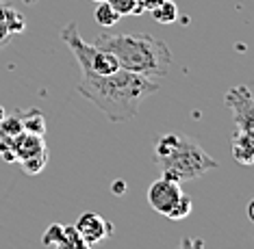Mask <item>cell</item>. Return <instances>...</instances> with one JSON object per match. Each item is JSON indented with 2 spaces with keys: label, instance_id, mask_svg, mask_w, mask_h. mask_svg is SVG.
Masks as SVG:
<instances>
[{
  "label": "cell",
  "instance_id": "obj_16",
  "mask_svg": "<svg viewBox=\"0 0 254 249\" xmlns=\"http://www.w3.org/2000/svg\"><path fill=\"white\" fill-rule=\"evenodd\" d=\"M191 208H193V201L189 195H181V199H178V204L174 206V210L167 215V219L170 221H183V219H187L189 215H191Z\"/></svg>",
  "mask_w": 254,
  "mask_h": 249
},
{
  "label": "cell",
  "instance_id": "obj_22",
  "mask_svg": "<svg viewBox=\"0 0 254 249\" xmlns=\"http://www.w3.org/2000/svg\"><path fill=\"white\" fill-rule=\"evenodd\" d=\"M159 2H163V0H137V4H139V11H141V13H146V11H150L152 7H157Z\"/></svg>",
  "mask_w": 254,
  "mask_h": 249
},
{
  "label": "cell",
  "instance_id": "obj_6",
  "mask_svg": "<svg viewBox=\"0 0 254 249\" xmlns=\"http://www.w3.org/2000/svg\"><path fill=\"white\" fill-rule=\"evenodd\" d=\"M181 195H183L181 184L161 176L159 180H154L148 187V204L152 210H157L159 215L167 217L172 210H174V206L178 204Z\"/></svg>",
  "mask_w": 254,
  "mask_h": 249
},
{
  "label": "cell",
  "instance_id": "obj_13",
  "mask_svg": "<svg viewBox=\"0 0 254 249\" xmlns=\"http://www.w3.org/2000/svg\"><path fill=\"white\" fill-rule=\"evenodd\" d=\"M55 249H91V245L83 241V236L78 234V230L74 225H65L63 228V239L57 243Z\"/></svg>",
  "mask_w": 254,
  "mask_h": 249
},
{
  "label": "cell",
  "instance_id": "obj_10",
  "mask_svg": "<svg viewBox=\"0 0 254 249\" xmlns=\"http://www.w3.org/2000/svg\"><path fill=\"white\" fill-rule=\"evenodd\" d=\"M20 115V121H22V130L24 132H31V135H39L44 137L46 135V117L39 108H28L24 113H18Z\"/></svg>",
  "mask_w": 254,
  "mask_h": 249
},
{
  "label": "cell",
  "instance_id": "obj_24",
  "mask_svg": "<svg viewBox=\"0 0 254 249\" xmlns=\"http://www.w3.org/2000/svg\"><path fill=\"white\" fill-rule=\"evenodd\" d=\"M4 115H7V113H4V108H2V106H0V119H2V117H4Z\"/></svg>",
  "mask_w": 254,
  "mask_h": 249
},
{
  "label": "cell",
  "instance_id": "obj_8",
  "mask_svg": "<svg viewBox=\"0 0 254 249\" xmlns=\"http://www.w3.org/2000/svg\"><path fill=\"white\" fill-rule=\"evenodd\" d=\"M11 149H13L18 163L20 160H26V158H33V156L48 154V148H46L44 137L31 135V132H24V130H22L18 137H13V141H11Z\"/></svg>",
  "mask_w": 254,
  "mask_h": 249
},
{
  "label": "cell",
  "instance_id": "obj_11",
  "mask_svg": "<svg viewBox=\"0 0 254 249\" xmlns=\"http://www.w3.org/2000/svg\"><path fill=\"white\" fill-rule=\"evenodd\" d=\"M148 13L152 15L154 22H159V24H174V22L178 20V7L172 2V0L159 2L157 7H152Z\"/></svg>",
  "mask_w": 254,
  "mask_h": 249
},
{
  "label": "cell",
  "instance_id": "obj_23",
  "mask_svg": "<svg viewBox=\"0 0 254 249\" xmlns=\"http://www.w3.org/2000/svg\"><path fill=\"white\" fill-rule=\"evenodd\" d=\"M111 191H113V195H124L126 193V182L124 180H113Z\"/></svg>",
  "mask_w": 254,
  "mask_h": 249
},
{
  "label": "cell",
  "instance_id": "obj_17",
  "mask_svg": "<svg viewBox=\"0 0 254 249\" xmlns=\"http://www.w3.org/2000/svg\"><path fill=\"white\" fill-rule=\"evenodd\" d=\"M111 7L118 11L120 15H141L139 11V4H137V0H107Z\"/></svg>",
  "mask_w": 254,
  "mask_h": 249
},
{
  "label": "cell",
  "instance_id": "obj_1",
  "mask_svg": "<svg viewBox=\"0 0 254 249\" xmlns=\"http://www.w3.org/2000/svg\"><path fill=\"white\" fill-rule=\"evenodd\" d=\"M76 91L96 104L113 124H126L132 121L139 113L141 102L148 96L157 94L159 85L152 78L132 74L126 69H118L107 76H87L83 74Z\"/></svg>",
  "mask_w": 254,
  "mask_h": 249
},
{
  "label": "cell",
  "instance_id": "obj_19",
  "mask_svg": "<svg viewBox=\"0 0 254 249\" xmlns=\"http://www.w3.org/2000/svg\"><path fill=\"white\" fill-rule=\"evenodd\" d=\"M61 239H63V225H61V223H53V225H50V228L44 232L42 243H44L46 247H55Z\"/></svg>",
  "mask_w": 254,
  "mask_h": 249
},
{
  "label": "cell",
  "instance_id": "obj_14",
  "mask_svg": "<svg viewBox=\"0 0 254 249\" xmlns=\"http://www.w3.org/2000/svg\"><path fill=\"white\" fill-rule=\"evenodd\" d=\"M4 22H7V28L11 35H20V33H24V28H26L24 15H22L18 9L11 7V4H4Z\"/></svg>",
  "mask_w": 254,
  "mask_h": 249
},
{
  "label": "cell",
  "instance_id": "obj_21",
  "mask_svg": "<svg viewBox=\"0 0 254 249\" xmlns=\"http://www.w3.org/2000/svg\"><path fill=\"white\" fill-rule=\"evenodd\" d=\"M176 249H204V241L195 239V236H185V239H181Z\"/></svg>",
  "mask_w": 254,
  "mask_h": 249
},
{
  "label": "cell",
  "instance_id": "obj_7",
  "mask_svg": "<svg viewBox=\"0 0 254 249\" xmlns=\"http://www.w3.org/2000/svg\"><path fill=\"white\" fill-rule=\"evenodd\" d=\"M74 228L78 230V234L83 236V241L91 247L98 245V243H102L113 234V225L102 215H98V212H83V215L76 219Z\"/></svg>",
  "mask_w": 254,
  "mask_h": 249
},
{
  "label": "cell",
  "instance_id": "obj_18",
  "mask_svg": "<svg viewBox=\"0 0 254 249\" xmlns=\"http://www.w3.org/2000/svg\"><path fill=\"white\" fill-rule=\"evenodd\" d=\"M46 163H48V154H42V156H33V158H26V160H20L22 169H24V173H28V176H37L39 171L46 167Z\"/></svg>",
  "mask_w": 254,
  "mask_h": 249
},
{
  "label": "cell",
  "instance_id": "obj_4",
  "mask_svg": "<svg viewBox=\"0 0 254 249\" xmlns=\"http://www.w3.org/2000/svg\"><path fill=\"white\" fill-rule=\"evenodd\" d=\"M61 42L70 48L78 67L87 76H107V74H113L120 69V63L111 52L96 44H87L80 37L76 22H70L67 26L61 28Z\"/></svg>",
  "mask_w": 254,
  "mask_h": 249
},
{
  "label": "cell",
  "instance_id": "obj_12",
  "mask_svg": "<svg viewBox=\"0 0 254 249\" xmlns=\"http://www.w3.org/2000/svg\"><path fill=\"white\" fill-rule=\"evenodd\" d=\"M94 20L98 22V26H102V28H111L115 26L120 20H122V15L115 11L111 4L107 2V0H102V2H98V7L94 11Z\"/></svg>",
  "mask_w": 254,
  "mask_h": 249
},
{
  "label": "cell",
  "instance_id": "obj_15",
  "mask_svg": "<svg viewBox=\"0 0 254 249\" xmlns=\"http://www.w3.org/2000/svg\"><path fill=\"white\" fill-rule=\"evenodd\" d=\"M22 132V121H20V115H4L0 119V135L4 139H13Z\"/></svg>",
  "mask_w": 254,
  "mask_h": 249
},
{
  "label": "cell",
  "instance_id": "obj_3",
  "mask_svg": "<svg viewBox=\"0 0 254 249\" xmlns=\"http://www.w3.org/2000/svg\"><path fill=\"white\" fill-rule=\"evenodd\" d=\"M154 160L163 171V178L178 184L217 169V160L206 154L195 139L181 132H170L159 139L154 146Z\"/></svg>",
  "mask_w": 254,
  "mask_h": 249
},
{
  "label": "cell",
  "instance_id": "obj_5",
  "mask_svg": "<svg viewBox=\"0 0 254 249\" xmlns=\"http://www.w3.org/2000/svg\"><path fill=\"white\" fill-rule=\"evenodd\" d=\"M226 106L233 113L235 126L239 130L252 132L254 135V98L252 91L246 85H235L226 91Z\"/></svg>",
  "mask_w": 254,
  "mask_h": 249
},
{
  "label": "cell",
  "instance_id": "obj_26",
  "mask_svg": "<svg viewBox=\"0 0 254 249\" xmlns=\"http://www.w3.org/2000/svg\"><path fill=\"white\" fill-rule=\"evenodd\" d=\"M94 2H102V0H94Z\"/></svg>",
  "mask_w": 254,
  "mask_h": 249
},
{
  "label": "cell",
  "instance_id": "obj_20",
  "mask_svg": "<svg viewBox=\"0 0 254 249\" xmlns=\"http://www.w3.org/2000/svg\"><path fill=\"white\" fill-rule=\"evenodd\" d=\"M11 39V33L7 28V22H4V2L0 0V46H4Z\"/></svg>",
  "mask_w": 254,
  "mask_h": 249
},
{
  "label": "cell",
  "instance_id": "obj_9",
  "mask_svg": "<svg viewBox=\"0 0 254 249\" xmlns=\"http://www.w3.org/2000/svg\"><path fill=\"white\" fill-rule=\"evenodd\" d=\"M233 158L244 167L254 165V135L246 130H235L233 135Z\"/></svg>",
  "mask_w": 254,
  "mask_h": 249
},
{
  "label": "cell",
  "instance_id": "obj_2",
  "mask_svg": "<svg viewBox=\"0 0 254 249\" xmlns=\"http://www.w3.org/2000/svg\"><path fill=\"white\" fill-rule=\"evenodd\" d=\"M96 46L109 50L118 59L120 69L154 78L165 76L172 65V50L159 37L148 33H105Z\"/></svg>",
  "mask_w": 254,
  "mask_h": 249
},
{
  "label": "cell",
  "instance_id": "obj_25",
  "mask_svg": "<svg viewBox=\"0 0 254 249\" xmlns=\"http://www.w3.org/2000/svg\"><path fill=\"white\" fill-rule=\"evenodd\" d=\"M24 2H35V0H24Z\"/></svg>",
  "mask_w": 254,
  "mask_h": 249
}]
</instances>
